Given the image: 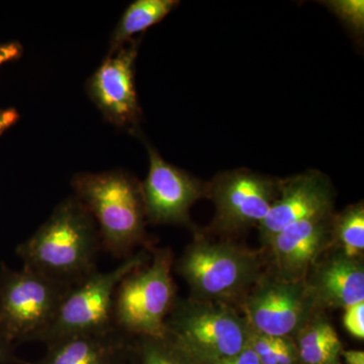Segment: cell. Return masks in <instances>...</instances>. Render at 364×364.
<instances>
[{
    "label": "cell",
    "mask_w": 364,
    "mask_h": 364,
    "mask_svg": "<svg viewBox=\"0 0 364 364\" xmlns=\"http://www.w3.org/2000/svg\"><path fill=\"white\" fill-rule=\"evenodd\" d=\"M102 249L97 223L85 205L71 196L18 246L16 254L23 268L74 287L97 272Z\"/></svg>",
    "instance_id": "cell-1"
},
{
    "label": "cell",
    "mask_w": 364,
    "mask_h": 364,
    "mask_svg": "<svg viewBox=\"0 0 364 364\" xmlns=\"http://www.w3.org/2000/svg\"><path fill=\"white\" fill-rule=\"evenodd\" d=\"M74 195L97 223L102 249L119 259L139 246L149 248L142 186L122 169L81 172L72 177Z\"/></svg>",
    "instance_id": "cell-2"
},
{
    "label": "cell",
    "mask_w": 364,
    "mask_h": 364,
    "mask_svg": "<svg viewBox=\"0 0 364 364\" xmlns=\"http://www.w3.org/2000/svg\"><path fill=\"white\" fill-rule=\"evenodd\" d=\"M193 240L174 262L196 301L236 306L267 272L264 252L230 238H208L193 231Z\"/></svg>",
    "instance_id": "cell-3"
},
{
    "label": "cell",
    "mask_w": 364,
    "mask_h": 364,
    "mask_svg": "<svg viewBox=\"0 0 364 364\" xmlns=\"http://www.w3.org/2000/svg\"><path fill=\"white\" fill-rule=\"evenodd\" d=\"M173 267L171 249H154L145 264L121 280L114 301L117 329L134 338L165 337V323L178 299Z\"/></svg>",
    "instance_id": "cell-4"
},
{
    "label": "cell",
    "mask_w": 364,
    "mask_h": 364,
    "mask_svg": "<svg viewBox=\"0 0 364 364\" xmlns=\"http://www.w3.org/2000/svg\"><path fill=\"white\" fill-rule=\"evenodd\" d=\"M250 332L236 306L191 298H178L165 323V337L196 363L240 353Z\"/></svg>",
    "instance_id": "cell-5"
},
{
    "label": "cell",
    "mask_w": 364,
    "mask_h": 364,
    "mask_svg": "<svg viewBox=\"0 0 364 364\" xmlns=\"http://www.w3.org/2000/svg\"><path fill=\"white\" fill-rule=\"evenodd\" d=\"M71 287L40 273L0 264V329L14 343L42 341Z\"/></svg>",
    "instance_id": "cell-6"
},
{
    "label": "cell",
    "mask_w": 364,
    "mask_h": 364,
    "mask_svg": "<svg viewBox=\"0 0 364 364\" xmlns=\"http://www.w3.org/2000/svg\"><path fill=\"white\" fill-rule=\"evenodd\" d=\"M151 255L146 249L109 270L91 274L71 287L60 306L50 329L43 337L46 345L75 335L97 334L117 329L114 323V301L117 287L128 273L142 267Z\"/></svg>",
    "instance_id": "cell-7"
},
{
    "label": "cell",
    "mask_w": 364,
    "mask_h": 364,
    "mask_svg": "<svg viewBox=\"0 0 364 364\" xmlns=\"http://www.w3.org/2000/svg\"><path fill=\"white\" fill-rule=\"evenodd\" d=\"M236 308L253 332L294 339L311 318L324 312L306 280L282 279L268 272Z\"/></svg>",
    "instance_id": "cell-8"
},
{
    "label": "cell",
    "mask_w": 364,
    "mask_h": 364,
    "mask_svg": "<svg viewBox=\"0 0 364 364\" xmlns=\"http://www.w3.org/2000/svg\"><path fill=\"white\" fill-rule=\"evenodd\" d=\"M279 196V179L248 169L222 172L208 182V198L215 205L213 233L231 239L259 226Z\"/></svg>",
    "instance_id": "cell-9"
},
{
    "label": "cell",
    "mask_w": 364,
    "mask_h": 364,
    "mask_svg": "<svg viewBox=\"0 0 364 364\" xmlns=\"http://www.w3.org/2000/svg\"><path fill=\"white\" fill-rule=\"evenodd\" d=\"M140 39L131 40L107 54L86 82V92L100 114L117 128L139 134L142 112L135 85Z\"/></svg>",
    "instance_id": "cell-10"
},
{
    "label": "cell",
    "mask_w": 364,
    "mask_h": 364,
    "mask_svg": "<svg viewBox=\"0 0 364 364\" xmlns=\"http://www.w3.org/2000/svg\"><path fill=\"white\" fill-rule=\"evenodd\" d=\"M147 151L149 171L141 182L147 223L174 225L196 231L191 208L198 200L208 198V182L165 161L149 144Z\"/></svg>",
    "instance_id": "cell-11"
},
{
    "label": "cell",
    "mask_w": 364,
    "mask_h": 364,
    "mask_svg": "<svg viewBox=\"0 0 364 364\" xmlns=\"http://www.w3.org/2000/svg\"><path fill=\"white\" fill-rule=\"evenodd\" d=\"M333 214L294 223L275 235L262 248L267 272L282 279L306 280L321 256L331 249Z\"/></svg>",
    "instance_id": "cell-12"
},
{
    "label": "cell",
    "mask_w": 364,
    "mask_h": 364,
    "mask_svg": "<svg viewBox=\"0 0 364 364\" xmlns=\"http://www.w3.org/2000/svg\"><path fill=\"white\" fill-rule=\"evenodd\" d=\"M334 200L330 179L317 170L279 179V196L258 226L262 248L289 225L333 214Z\"/></svg>",
    "instance_id": "cell-13"
},
{
    "label": "cell",
    "mask_w": 364,
    "mask_h": 364,
    "mask_svg": "<svg viewBox=\"0 0 364 364\" xmlns=\"http://www.w3.org/2000/svg\"><path fill=\"white\" fill-rule=\"evenodd\" d=\"M306 282L323 311L344 310L364 301L363 259H351L333 251L316 263Z\"/></svg>",
    "instance_id": "cell-14"
},
{
    "label": "cell",
    "mask_w": 364,
    "mask_h": 364,
    "mask_svg": "<svg viewBox=\"0 0 364 364\" xmlns=\"http://www.w3.org/2000/svg\"><path fill=\"white\" fill-rule=\"evenodd\" d=\"M136 338L119 329L75 335L46 345V354L32 364H130Z\"/></svg>",
    "instance_id": "cell-15"
},
{
    "label": "cell",
    "mask_w": 364,
    "mask_h": 364,
    "mask_svg": "<svg viewBox=\"0 0 364 364\" xmlns=\"http://www.w3.org/2000/svg\"><path fill=\"white\" fill-rule=\"evenodd\" d=\"M299 364H342L338 334L324 312L317 314L294 337Z\"/></svg>",
    "instance_id": "cell-16"
},
{
    "label": "cell",
    "mask_w": 364,
    "mask_h": 364,
    "mask_svg": "<svg viewBox=\"0 0 364 364\" xmlns=\"http://www.w3.org/2000/svg\"><path fill=\"white\" fill-rule=\"evenodd\" d=\"M176 0H136L127 7L109 40L107 54H112L122 46L130 42L136 35L157 25L176 7Z\"/></svg>",
    "instance_id": "cell-17"
},
{
    "label": "cell",
    "mask_w": 364,
    "mask_h": 364,
    "mask_svg": "<svg viewBox=\"0 0 364 364\" xmlns=\"http://www.w3.org/2000/svg\"><path fill=\"white\" fill-rule=\"evenodd\" d=\"M351 259H363V202L348 205L338 214H333L331 249Z\"/></svg>",
    "instance_id": "cell-18"
},
{
    "label": "cell",
    "mask_w": 364,
    "mask_h": 364,
    "mask_svg": "<svg viewBox=\"0 0 364 364\" xmlns=\"http://www.w3.org/2000/svg\"><path fill=\"white\" fill-rule=\"evenodd\" d=\"M248 347L252 349L260 364H299L294 338L270 336L251 330Z\"/></svg>",
    "instance_id": "cell-19"
},
{
    "label": "cell",
    "mask_w": 364,
    "mask_h": 364,
    "mask_svg": "<svg viewBox=\"0 0 364 364\" xmlns=\"http://www.w3.org/2000/svg\"><path fill=\"white\" fill-rule=\"evenodd\" d=\"M138 364H195L167 337L136 338Z\"/></svg>",
    "instance_id": "cell-20"
},
{
    "label": "cell",
    "mask_w": 364,
    "mask_h": 364,
    "mask_svg": "<svg viewBox=\"0 0 364 364\" xmlns=\"http://www.w3.org/2000/svg\"><path fill=\"white\" fill-rule=\"evenodd\" d=\"M328 9L343 21L356 38L360 39L364 31V2L363 0H331L325 1Z\"/></svg>",
    "instance_id": "cell-21"
},
{
    "label": "cell",
    "mask_w": 364,
    "mask_h": 364,
    "mask_svg": "<svg viewBox=\"0 0 364 364\" xmlns=\"http://www.w3.org/2000/svg\"><path fill=\"white\" fill-rule=\"evenodd\" d=\"M343 325L352 337L364 339V301L344 309Z\"/></svg>",
    "instance_id": "cell-22"
},
{
    "label": "cell",
    "mask_w": 364,
    "mask_h": 364,
    "mask_svg": "<svg viewBox=\"0 0 364 364\" xmlns=\"http://www.w3.org/2000/svg\"><path fill=\"white\" fill-rule=\"evenodd\" d=\"M0 364H32L16 354V343L0 329Z\"/></svg>",
    "instance_id": "cell-23"
},
{
    "label": "cell",
    "mask_w": 364,
    "mask_h": 364,
    "mask_svg": "<svg viewBox=\"0 0 364 364\" xmlns=\"http://www.w3.org/2000/svg\"><path fill=\"white\" fill-rule=\"evenodd\" d=\"M195 364H260L258 360L257 356L255 355L252 349L250 347H246L244 350L236 355L231 356V358L219 359V360L210 361V363H196Z\"/></svg>",
    "instance_id": "cell-24"
},
{
    "label": "cell",
    "mask_w": 364,
    "mask_h": 364,
    "mask_svg": "<svg viewBox=\"0 0 364 364\" xmlns=\"http://www.w3.org/2000/svg\"><path fill=\"white\" fill-rule=\"evenodd\" d=\"M23 54V48L21 43H0V66L7 62L16 61Z\"/></svg>",
    "instance_id": "cell-25"
},
{
    "label": "cell",
    "mask_w": 364,
    "mask_h": 364,
    "mask_svg": "<svg viewBox=\"0 0 364 364\" xmlns=\"http://www.w3.org/2000/svg\"><path fill=\"white\" fill-rule=\"evenodd\" d=\"M20 119V114L16 109H0V136L9 130Z\"/></svg>",
    "instance_id": "cell-26"
},
{
    "label": "cell",
    "mask_w": 364,
    "mask_h": 364,
    "mask_svg": "<svg viewBox=\"0 0 364 364\" xmlns=\"http://www.w3.org/2000/svg\"><path fill=\"white\" fill-rule=\"evenodd\" d=\"M341 358L345 364H364V352L363 350L342 351Z\"/></svg>",
    "instance_id": "cell-27"
},
{
    "label": "cell",
    "mask_w": 364,
    "mask_h": 364,
    "mask_svg": "<svg viewBox=\"0 0 364 364\" xmlns=\"http://www.w3.org/2000/svg\"><path fill=\"white\" fill-rule=\"evenodd\" d=\"M131 364V363H130Z\"/></svg>",
    "instance_id": "cell-28"
}]
</instances>
